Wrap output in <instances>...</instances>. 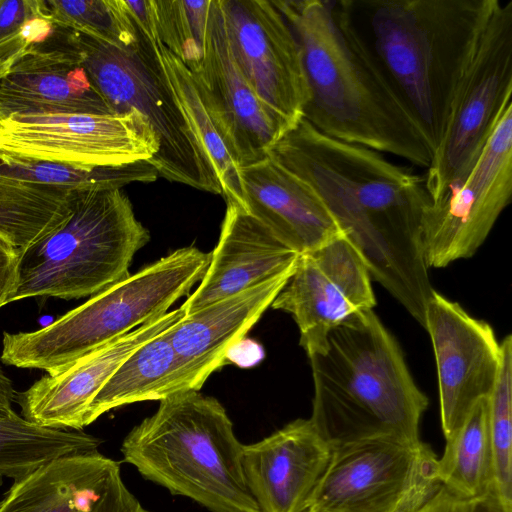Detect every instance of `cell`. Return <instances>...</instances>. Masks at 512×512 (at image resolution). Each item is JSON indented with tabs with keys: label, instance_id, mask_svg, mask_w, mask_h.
I'll use <instances>...</instances> for the list:
<instances>
[{
	"label": "cell",
	"instance_id": "6da1fadb",
	"mask_svg": "<svg viewBox=\"0 0 512 512\" xmlns=\"http://www.w3.org/2000/svg\"><path fill=\"white\" fill-rule=\"evenodd\" d=\"M268 157L305 181L360 252L371 279L424 326L433 292L421 247L431 204L424 178L380 152L316 130L303 118Z\"/></svg>",
	"mask_w": 512,
	"mask_h": 512
},
{
	"label": "cell",
	"instance_id": "7a4b0ae2",
	"mask_svg": "<svg viewBox=\"0 0 512 512\" xmlns=\"http://www.w3.org/2000/svg\"><path fill=\"white\" fill-rule=\"evenodd\" d=\"M493 0H339L336 12L432 153Z\"/></svg>",
	"mask_w": 512,
	"mask_h": 512
},
{
	"label": "cell",
	"instance_id": "3957f363",
	"mask_svg": "<svg viewBox=\"0 0 512 512\" xmlns=\"http://www.w3.org/2000/svg\"><path fill=\"white\" fill-rule=\"evenodd\" d=\"M298 44L303 119L329 137L428 168L424 136L341 22L331 0H273Z\"/></svg>",
	"mask_w": 512,
	"mask_h": 512
},
{
	"label": "cell",
	"instance_id": "277c9868",
	"mask_svg": "<svg viewBox=\"0 0 512 512\" xmlns=\"http://www.w3.org/2000/svg\"><path fill=\"white\" fill-rule=\"evenodd\" d=\"M308 358L314 385L309 419L332 450L378 438L420 441L428 398L373 309L330 331L323 350Z\"/></svg>",
	"mask_w": 512,
	"mask_h": 512
},
{
	"label": "cell",
	"instance_id": "5b68a950",
	"mask_svg": "<svg viewBox=\"0 0 512 512\" xmlns=\"http://www.w3.org/2000/svg\"><path fill=\"white\" fill-rule=\"evenodd\" d=\"M243 447L223 405L189 390L160 400L121 453L145 479L210 512H260L245 482Z\"/></svg>",
	"mask_w": 512,
	"mask_h": 512
},
{
	"label": "cell",
	"instance_id": "8992f818",
	"mask_svg": "<svg viewBox=\"0 0 512 512\" xmlns=\"http://www.w3.org/2000/svg\"><path fill=\"white\" fill-rule=\"evenodd\" d=\"M137 42L117 47L74 31L81 64L114 115L136 111L149 123L159 149L148 162L158 175L221 194L211 163L196 138L160 60L152 0L125 1Z\"/></svg>",
	"mask_w": 512,
	"mask_h": 512
},
{
	"label": "cell",
	"instance_id": "52a82bcc",
	"mask_svg": "<svg viewBox=\"0 0 512 512\" xmlns=\"http://www.w3.org/2000/svg\"><path fill=\"white\" fill-rule=\"evenodd\" d=\"M211 254L184 247L149 264L33 332L3 333L1 361L61 371L77 359L168 312L200 282Z\"/></svg>",
	"mask_w": 512,
	"mask_h": 512
},
{
	"label": "cell",
	"instance_id": "ba28073f",
	"mask_svg": "<svg viewBox=\"0 0 512 512\" xmlns=\"http://www.w3.org/2000/svg\"><path fill=\"white\" fill-rule=\"evenodd\" d=\"M149 239L122 189H80L69 218L18 253L9 303L34 296L95 295L130 275L134 255Z\"/></svg>",
	"mask_w": 512,
	"mask_h": 512
},
{
	"label": "cell",
	"instance_id": "9c48e42d",
	"mask_svg": "<svg viewBox=\"0 0 512 512\" xmlns=\"http://www.w3.org/2000/svg\"><path fill=\"white\" fill-rule=\"evenodd\" d=\"M512 96V1L493 0L455 87L425 187L431 203L457 185L480 155Z\"/></svg>",
	"mask_w": 512,
	"mask_h": 512
},
{
	"label": "cell",
	"instance_id": "30bf717a",
	"mask_svg": "<svg viewBox=\"0 0 512 512\" xmlns=\"http://www.w3.org/2000/svg\"><path fill=\"white\" fill-rule=\"evenodd\" d=\"M429 445L378 438L332 450L309 512H415L442 486Z\"/></svg>",
	"mask_w": 512,
	"mask_h": 512
},
{
	"label": "cell",
	"instance_id": "8fae6325",
	"mask_svg": "<svg viewBox=\"0 0 512 512\" xmlns=\"http://www.w3.org/2000/svg\"><path fill=\"white\" fill-rule=\"evenodd\" d=\"M512 195V101L500 111L477 160L438 202L426 209L421 247L426 267L472 257Z\"/></svg>",
	"mask_w": 512,
	"mask_h": 512
},
{
	"label": "cell",
	"instance_id": "7c38bea8",
	"mask_svg": "<svg viewBox=\"0 0 512 512\" xmlns=\"http://www.w3.org/2000/svg\"><path fill=\"white\" fill-rule=\"evenodd\" d=\"M158 139L138 112L13 115L0 121V155L88 167L149 161Z\"/></svg>",
	"mask_w": 512,
	"mask_h": 512
},
{
	"label": "cell",
	"instance_id": "4fadbf2b",
	"mask_svg": "<svg viewBox=\"0 0 512 512\" xmlns=\"http://www.w3.org/2000/svg\"><path fill=\"white\" fill-rule=\"evenodd\" d=\"M371 280L360 252L342 234L299 255L271 307L292 316L300 345L310 356L323 350L330 331L354 314L374 308Z\"/></svg>",
	"mask_w": 512,
	"mask_h": 512
},
{
	"label": "cell",
	"instance_id": "5bb4252c",
	"mask_svg": "<svg viewBox=\"0 0 512 512\" xmlns=\"http://www.w3.org/2000/svg\"><path fill=\"white\" fill-rule=\"evenodd\" d=\"M230 51L261 102L290 129L303 117L307 87L300 51L272 1L219 0Z\"/></svg>",
	"mask_w": 512,
	"mask_h": 512
},
{
	"label": "cell",
	"instance_id": "9a60e30c",
	"mask_svg": "<svg viewBox=\"0 0 512 512\" xmlns=\"http://www.w3.org/2000/svg\"><path fill=\"white\" fill-rule=\"evenodd\" d=\"M436 360L439 410L445 439L464 423L496 384L501 348L489 323L433 290L424 310Z\"/></svg>",
	"mask_w": 512,
	"mask_h": 512
},
{
	"label": "cell",
	"instance_id": "2e32d148",
	"mask_svg": "<svg viewBox=\"0 0 512 512\" xmlns=\"http://www.w3.org/2000/svg\"><path fill=\"white\" fill-rule=\"evenodd\" d=\"M204 106L238 166L268 156L289 128L257 97L230 51L219 0H211L204 54L191 72Z\"/></svg>",
	"mask_w": 512,
	"mask_h": 512
},
{
	"label": "cell",
	"instance_id": "e0dca14e",
	"mask_svg": "<svg viewBox=\"0 0 512 512\" xmlns=\"http://www.w3.org/2000/svg\"><path fill=\"white\" fill-rule=\"evenodd\" d=\"M58 114L114 115L81 64L73 30L55 24L0 77V121Z\"/></svg>",
	"mask_w": 512,
	"mask_h": 512
},
{
	"label": "cell",
	"instance_id": "ac0fdd59",
	"mask_svg": "<svg viewBox=\"0 0 512 512\" xmlns=\"http://www.w3.org/2000/svg\"><path fill=\"white\" fill-rule=\"evenodd\" d=\"M181 308L155 317L134 330L48 374L16 393L21 416L40 427L82 430L88 408L103 386L139 347L185 317Z\"/></svg>",
	"mask_w": 512,
	"mask_h": 512
},
{
	"label": "cell",
	"instance_id": "d6986e66",
	"mask_svg": "<svg viewBox=\"0 0 512 512\" xmlns=\"http://www.w3.org/2000/svg\"><path fill=\"white\" fill-rule=\"evenodd\" d=\"M0 512H150L128 490L119 462L98 450L62 456L14 480Z\"/></svg>",
	"mask_w": 512,
	"mask_h": 512
},
{
	"label": "cell",
	"instance_id": "ffe728a7",
	"mask_svg": "<svg viewBox=\"0 0 512 512\" xmlns=\"http://www.w3.org/2000/svg\"><path fill=\"white\" fill-rule=\"evenodd\" d=\"M331 456L310 419H296L244 445L243 474L260 512H309Z\"/></svg>",
	"mask_w": 512,
	"mask_h": 512
},
{
	"label": "cell",
	"instance_id": "44dd1931",
	"mask_svg": "<svg viewBox=\"0 0 512 512\" xmlns=\"http://www.w3.org/2000/svg\"><path fill=\"white\" fill-rule=\"evenodd\" d=\"M196 290L180 308L185 315L293 270L299 253L235 204H226L221 232Z\"/></svg>",
	"mask_w": 512,
	"mask_h": 512
},
{
	"label": "cell",
	"instance_id": "7402d4cb",
	"mask_svg": "<svg viewBox=\"0 0 512 512\" xmlns=\"http://www.w3.org/2000/svg\"><path fill=\"white\" fill-rule=\"evenodd\" d=\"M294 269L207 305L169 329L189 390L199 391L227 362L229 351L271 306Z\"/></svg>",
	"mask_w": 512,
	"mask_h": 512
},
{
	"label": "cell",
	"instance_id": "603a6c76",
	"mask_svg": "<svg viewBox=\"0 0 512 512\" xmlns=\"http://www.w3.org/2000/svg\"><path fill=\"white\" fill-rule=\"evenodd\" d=\"M240 173L246 211L299 254L344 234L313 188L270 157Z\"/></svg>",
	"mask_w": 512,
	"mask_h": 512
},
{
	"label": "cell",
	"instance_id": "cb8c5ba5",
	"mask_svg": "<svg viewBox=\"0 0 512 512\" xmlns=\"http://www.w3.org/2000/svg\"><path fill=\"white\" fill-rule=\"evenodd\" d=\"M169 329L139 347L123 362L91 402L85 426L111 409L142 401H160L189 391Z\"/></svg>",
	"mask_w": 512,
	"mask_h": 512
},
{
	"label": "cell",
	"instance_id": "d4e9b609",
	"mask_svg": "<svg viewBox=\"0 0 512 512\" xmlns=\"http://www.w3.org/2000/svg\"><path fill=\"white\" fill-rule=\"evenodd\" d=\"M78 190L0 175V236L25 250L69 218Z\"/></svg>",
	"mask_w": 512,
	"mask_h": 512
},
{
	"label": "cell",
	"instance_id": "484cf974",
	"mask_svg": "<svg viewBox=\"0 0 512 512\" xmlns=\"http://www.w3.org/2000/svg\"><path fill=\"white\" fill-rule=\"evenodd\" d=\"M437 477L442 486L468 500L494 488L488 398L481 399L446 440L443 455L437 460Z\"/></svg>",
	"mask_w": 512,
	"mask_h": 512
},
{
	"label": "cell",
	"instance_id": "4316f807",
	"mask_svg": "<svg viewBox=\"0 0 512 512\" xmlns=\"http://www.w3.org/2000/svg\"><path fill=\"white\" fill-rule=\"evenodd\" d=\"M156 47L180 107L214 169L226 204L246 211L240 167L207 112L190 70L161 43L158 34Z\"/></svg>",
	"mask_w": 512,
	"mask_h": 512
},
{
	"label": "cell",
	"instance_id": "83f0119b",
	"mask_svg": "<svg viewBox=\"0 0 512 512\" xmlns=\"http://www.w3.org/2000/svg\"><path fill=\"white\" fill-rule=\"evenodd\" d=\"M101 443L82 430L40 427L14 412L0 418V477L17 480L53 459L95 451Z\"/></svg>",
	"mask_w": 512,
	"mask_h": 512
},
{
	"label": "cell",
	"instance_id": "f1b7e54d",
	"mask_svg": "<svg viewBox=\"0 0 512 512\" xmlns=\"http://www.w3.org/2000/svg\"><path fill=\"white\" fill-rule=\"evenodd\" d=\"M0 175L70 189H122L133 182L149 183L159 177L148 161L115 167H88L2 155Z\"/></svg>",
	"mask_w": 512,
	"mask_h": 512
},
{
	"label": "cell",
	"instance_id": "f546056e",
	"mask_svg": "<svg viewBox=\"0 0 512 512\" xmlns=\"http://www.w3.org/2000/svg\"><path fill=\"white\" fill-rule=\"evenodd\" d=\"M52 21L117 47H131L137 34L124 0H48Z\"/></svg>",
	"mask_w": 512,
	"mask_h": 512
},
{
	"label": "cell",
	"instance_id": "4dcf8cb0",
	"mask_svg": "<svg viewBox=\"0 0 512 512\" xmlns=\"http://www.w3.org/2000/svg\"><path fill=\"white\" fill-rule=\"evenodd\" d=\"M498 378L488 398L489 431L493 453L494 489L512 510V335L500 342Z\"/></svg>",
	"mask_w": 512,
	"mask_h": 512
},
{
	"label": "cell",
	"instance_id": "1f68e13d",
	"mask_svg": "<svg viewBox=\"0 0 512 512\" xmlns=\"http://www.w3.org/2000/svg\"><path fill=\"white\" fill-rule=\"evenodd\" d=\"M211 0H152L161 43L190 70L195 71L204 54Z\"/></svg>",
	"mask_w": 512,
	"mask_h": 512
},
{
	"label": "cell",
	"instance_id": "d6a6232c",
	"mask_svg": "<svg viewBox=\"0 0 512 512\" xmlns=\"http://www.w3.org/2000/svg\"><path fill=\"white\" fill-rule=\"evenodd\" d=\"M44 0H0V77L54 28Z\"/></svg>",
	"mask_w": 512,
	"mask_h": 512
},
{
	"label": "cell",
	"instance_id": "836d02e7",
	"mask_svg": "<svg viewBox=\"0 0 512 512\" xmlns=\"http://www.w3.org/2000/svg\"><path fill=\"white\" fill-rule=\"evenodd\" d=\"M18 252L0 236V308L9 303V298L16 287Z\"/></svg>",
	"mask_w": 512,
	"mask_h": 512
},
{
	"label": "cell",
	"instance_id": "e575fe53",
	"mask_svg": "<svg viewBox=\"0 0 512 512\" xmlns=\"http://www.w3.org/2000/svg\"><path fill=\"white\" fill-rule=\"evenodd\" d=\"M470 500L465 499L444 486L415 512H469Z\"/></svg>",
	"mask_w": 512,
	"mask_h": 512
},
{
	"label": "cell",
	"instance_id": "d590c367",
	"mask_svg": "<svg viewBox=\"0 0 512 512\" xmlns=\"http://www.w3.org/2000/svg\"><path fill=\"white\" fill-rule=\"evenodd\" d=\"M469 512H512V510L504 506L493 488L481 497L470 500Z\"/></svg>",
	"mask_w": 512,
	"mask_h": 512
},
{
	"label": "cell",
	"instance_id": "8d00e7d4",
	"mask_svg": "<svg viewBox=\"0 0 512 512\" xmlns=\"http://www.w3.org/2000/svg\"><path fill=\"white\" fill-rule=\"evenodd\" d=\"M15 397L16 393L11 380L0 367V418L8 417L14 413L12 402L15 400Z\"/></svg>",
	"mask_w": 512,
	"mask_h": 512
},
{
	"label": "cell",
	"instance_id": "74e56055",
	"mask_svg": "<svg viewBox=\"0 0 512 512\" xmlns=\"http://www.w3.org/2000/svg\"><path fill=\"white\" fill-rule=\"evenodd\" d=\"M2 484V478L0 477V485Z\"/></svg>",
	"mask_w": 512,
	"mask_h": 512
}]
</instances>
